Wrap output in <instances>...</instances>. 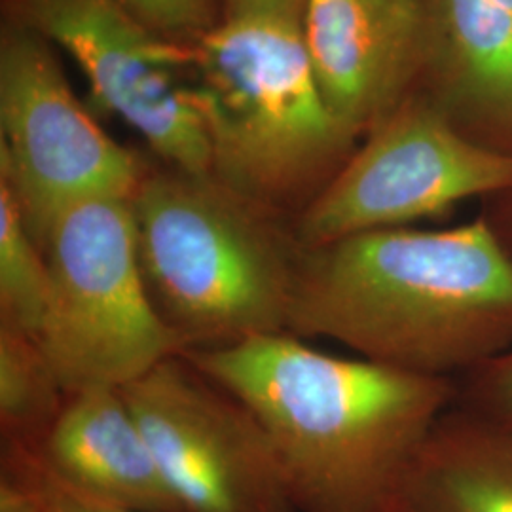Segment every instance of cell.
Here are the masks:
<instances>
[{
    "instance_id": "cell-1",
    "label": "cell",
    "mask_w": 512,
    "mask_h": 512,
    "mask_svg": "<svg viewBox=\"0 0 512 512\" xmlns=\"http://www.w3.org/2000/svg\"><path fill=\"white\" fill-rule=\"evenodd\" d=\"M184 357L264 427L300 512H399L458 382L313 348L277 332Z\"/></svg>"
},
{
    "instance_id": "cell-2",
    "label": "cell",
    "mask_w": 512,
    "mask_h": 512,
    "mask_svg": "<svg viewBox=\"0 0 512 512\" xmlns=\"http://www.w3.org/2000/svg\"><path fill=\"white\" fill-rule=\"evenodd\" d=\"M289 332L459 382L512 346V258L490 220L387 228L308 249Z\"/></svg>"
},
{
    "instance_id": "cell-3",
    "label": "cell",
    "mask_w": 512,
    "mask_h": 512,
    "mask_svg": "<svg viewBox=\"0 0 512 512\" xmlns=\"http://www.w3.org/2000/svg\"><path fill=\"white\" fill-rule=\"evenodd\" d=\"M133 209L148 293L188 349L289 332L306 249L287 215L173 167L148 169Z\"/></svg>"
},
{
    "instance_id": "cell-4",
    "label": "cell",
    "mask_w": 512,
    "mask_h": 512,
    "mask_svg": "<svg viewBox=\"0 0 512 512\" xmlns=\"http://www.w3.org/2000/svg\"><path fill=\"white\" fill-rule=\"evenodd\" d=\"M192 50V95L213 148V175L294 219L346 164L357 139L321 93L302 21L228 16Z\"/></svg>"
},
{
    "instance_id": "cell-5",
    "label": "cell",
    "mask_w": 512,
    "mask_h": 512,
    "mask_svg": "<svg viewBox=\"0 0 512 512\" xmlns=\"http://www.w3.org/2000/svg\"><path fill=\"white\" fill-rule=\"evenodd\" d=\"M44 253L54 291L40 346L67 395L122 389L188 351L148 293L133 200L95 198L65 209Z\"/></svg>"
},
{
    "instance_id": "cell-6",
    "label": "cell",
    "mask_w": 512,
    "mask_h": 512,
    "mask_svg": "<svg viewBox=\"0 0 512 512\" xmlns=\"http://www.w3.org/2000/svg\"><path fill=\"white\" fill-rule=\"evenodd\" d=\"M0 181L44 251L55 219L76 203L128 198L148 169L78 103L48 46L31 27L0 44Z\"/></svg>"
},
{
    "instance_id": "cell-7",
    "label": "cell",
    "mask_w": 512,
    "mask_h": 512,
    "mask_svg": "<svg viewBox=\"0 0 512 512\" xmlns=\"http://www.w3.org/2000/svg\"><path fill=\"white\" fill-rule=\"evenodd\" d=\"M509 192L512 152L467 137L437 110L406 107L353 150L294 217V234L308 251Z\"/></svg>"
},
{
    "instance_id": "cell-8",
    "label": "cell",
    "mask_w": 512,
    "mask_h": 512,
    "mask_svg": "<svg viewBox=\"0 0 512 512\" xmlns=\"http://www.w3.org/2000/svg\"><path fill=\"white\" fill-rule=\"evenodd\" d=\"M25 25L84 71L93 99L135 129L165 164L213 175L192 95L194 50L150 29L120 0H18Z\"/></svg>"
},
{
    "instance_id": "cell-9",
    "label": "cell",
    "mask_w": 512,
    "mask_h": 512,
    "mask_svg": "<svg viewBox=\"0 0 512 512\" xmlns=\"http://www.w3.org/2000/svg\"><path fill=\"white\" fill-rule=\"evenodd\" d=\"M122 391L184 512H293L260 421L184 355Z\"/></svg>"
},
{
    "instance_id": "cell-10",
    "label": "cell",
    "mask_w": 512,
    "mask_h": 512,
    "mask_svg": "<svg viewBox=\"0 0 512 512\" xmlns=\"http://www.w3.org/2000/svg\"><path fill=\"white\" fill-rule=\"evenodd\" d=\"M302 35L329 109L359 137L401 109L429 59V8L425 0H308Z\"/></svg>"
},
{
    "instance_id": "cell-11",
    "label": "cell",
    "mask_w": 512,
    "mask_h": 512,
    "mask_svg": "<svg viewBox=\"0 0 512 512\" xmlns=\"http://www.w3.org/2000/svg\"><path fill=\"white\" fill-rule=\"evenodd\" d=\"M38 458L76 494L139 512H184L118 387L69 395Z\"/></svg>"
},
{
    "instance_id": "cell-12",
    "label": "cell",
    "mask_w": 512,
    "mask_h": 512,
    "mask_svg": "<svg viewBox=\"0 0 512 512\" xmlns=\"http://www.w3.org/2000/svg\"><path fill=\"white\" fill-rule=\"evenodd\" d=\"M403 505L408 512H512V425L454 404L425 440Z\"/></svg>"
},
{
    "instance_id": "cell-13",
    "label": "cell",
    "mask_w": 512,
    "mask_h": 512,
    "mask_svg": "<svg viewBox=\"0 0 512 512\" xmlns=\"http://www.w3.org/2000/svg\"><path fill=\"white\" fill-rule=\"evenodd\" d=\"M429 59L488 114H512V0H435Z\"/></svg>"
},
{
    "instance_id": "cell-14",
    "label": "cell",
    "mask_w": 512,
    "mask_h": 512,
    "mask_svg": "<svg viewBox=\"0 0 512 512\" xmlns=\"http://www.w3.org/2000/svg\"><path fill=\"white\" fill-rule=\"evenodd\" d=\"M69 395L37 340L0 329V429L4 444L38 446Z\"/></svg>"
},
{
    "instance_id": "cell-15",
    "label": "cell",
    "mask_w": 512,
    "mask_h": 512,
    "mask_svg": "<svg viewBox=\"0 0 512 512\" xmlns=\"http://www.w3.org/2000/svg\"><path fill=\"white\" fill-rule=\"evenodd\" d=\"M52 291L48 256L25 228L12 190L0 181V329L40 344Z\"/></svg>"
},
{
    "instance_id": "cell-16",
    "label": "cell",
    "mask_w": 512,
    "mask_h": 512,
    "mask_svg": "<svg viewBox=\"0 0 512 512\" xmlns=\"http://www.w3.org/2000/svg\"><path fill=\"white\" fill-rule=\"evenodd\" d=\"M0 512H139L76 494L59 482L33 446L4 444Z\"/></svg>"
},
{
    "instance_id": "cell-17",
    "label": "cell",
    "mask_w": 512,
    "mask_h": 512,
    "mask_svg": "<svg viewBox=\"0 0 512 512\" xmlns=\"http://www.w3.org/2000/svg\"><path fill=\"white\" fill-rule=\"evenodd\" d=\"M456 404L512 425V346L459 380Z\"/></svg>"
},
{
    "instance_id": "cell-18",
    "label": "cell",
    "mask_w": 512,
    "mask_h": 512,
    "mask_svg": "<svg viewBox=\"0 0 512 512\" xmlns=\"http://www.w3.org/2000/svg\"><path fill=\"white\" fill-rule=\"evenodd\" d=\"M133 16L156 33L181 44H194L217 23L213 0H120Z\"/></svg>"
},
{
    "instance_id": "cell-19",
    "label": "cell",
    "mask_w": 512,
    "mask_h": 512,
    "mask_svg": "<svg viewBox=\"0 0 512 512\" xmlns=\"http://www.w3.org/2000/svg\"><path fill=\"white\" fill-rule=\"evenodd\" d=\"M308 0H228V16H264L302 21Z\"/></svg>"
},
{
    "instance_id": "cell-20",
    "label": "cell",
    "mask_w": 512,
    "mask_h": 512,
    "mask_svg": "<svg viewBox=\"0 0 512 512\" xmlns=\"http://www.w3.org/2000/svg\"><path fill=\"white\" fill-rule=\"evenodd\" d=\"M501 243H503V247L507 249V253H509V255H511L512 258V239L511 241H501Z\"/></svg>"
},
{
    "instance_id": "cell-21",
    "label": "cell",
    "mask_w": 512,
    "mask_h": 512,
    "mask_svg": "<svg viewBox=\"0 0 512 512\" xmlns=\"http://www.w3.org/2000/svg\"><path fill=\"white\" fill-rule=\"evenodd\" d=\"M399 512H408V511H404V509H403V511H399Z\"/></svg>"
}]
</instances>
